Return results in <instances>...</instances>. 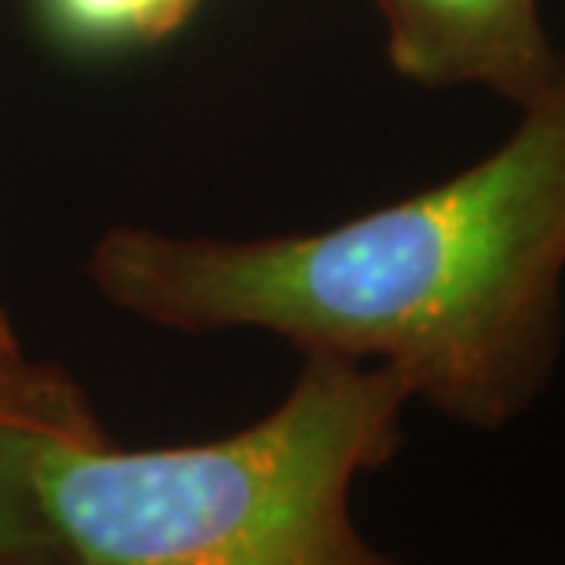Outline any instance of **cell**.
Wrapping results in <instances>:
<instances>
[{
  "label": "cell",
  "mask_w": 565,
  "mask_h": 565,
  "mask_svg": "<svg viewBox=\"0 0 565 565\" xmlns=\"http://www.w3.org/2000/svg\"><path fill=\"white\" fill-rule=\"evenodd\" d=\"M106 303L175 332H270L383 365L475 430L522 419L555 380L565 285V66L489 158L310 234L172 237L117 226L92 248Z\"/></svg>",
  "instance_id": "obj_1"
},
{
  "label": "cell",
  "mask_w": 565,
  "mask_h": 565,
  "mask_svg": "<svg viewBox=\"0 0 565 565\" xmlns=\"http://www.w3.org/2000/svg\"><path fill=\"white\" fill-rule=\"evenodd\" d=\"M408 402L391 369L303 354L245 430L168 449L41 438L33 486L66 565H405L362 536L351 497L402 449Z\"/></svg>",
  "instance_id": "obj_2"
},
{
  "label": "cell",
  "mask_w": 565,
  "mask_h": 565,
  "mask_svg": "<svg viewBox=\"0 0 565 565\" xmlns=\"http://www.w3.org/2000/svg\"><path fill=\"white\" fill-rule=\"evenodd\" d=\"M394 70L424 88H486L533 106L555 88L565 52L551 44L540 0H372Z\"/></svg>",
  "instance_id": "obj_3"
},
{
  "label": "cell",
  "mask_w": 565,
  "mask_h": 565,
  "mask_svg": "<svg viewBox=\"0 0 565 565\" xmlns=\"http://www.w3.org/2000/svg\"><path fill=\"white\" fill-rule=\"evenodd\" d=\"M0 424L58 441H103L92 405L63 369L26 354L0 310Z\"/></svg>",
  "instance_id": "obj_4"
},
{
  "label": "cell",
  "mask_w": 565,
  "mask_h": 565,
  "mask_svg": "<svg viewBox=\"0 0 565 565\" xmlns=\"http://www.w3.org/2000/svg\"><path fill=\"white\" fill-rule=\"evenodd\" d=\"M41 435L0 424V565H66L33 486Z\"/></svg>",
  "instance_id": "obj_5"
},
{
  "label": "cell",
  "mask_w": 565,
  "mask_h": 565,
  "mask_svg": "<svg viewBox=\"0 0 565 565\" xmlns=\"http://www.w3.org/2000/svg\"><path fill=\"white\" fill-rule=\"evenodd\" d=\"M58 38L77 47H117L161 38L183 22V0H41Z\"/></svg>",
  "instance_id": "obj_6"
},
{
  "label": "cell",
  "mask_w": 565,
  "mask_h": 565,
  "mask_svg": "<svg viewBox=\"0 0 565 565\" xmlns=\"http://www.w3.org/2000/svg\"><path fill=\"white\" fill-rule=\"evenodd\" d=\"M194 4H198V0H183V8H186V11H190V8H194Z\"/></svg>",
  "instance_id": "obj_7"
}]
</instances>
